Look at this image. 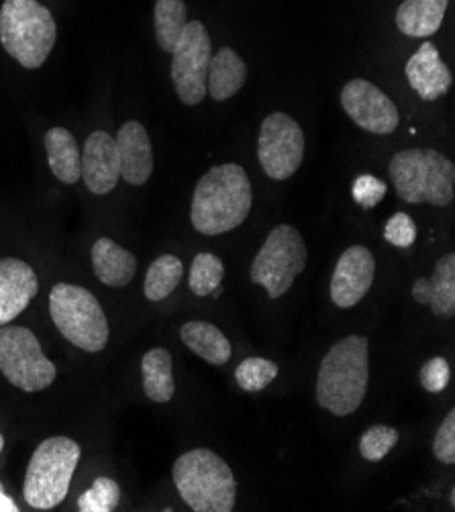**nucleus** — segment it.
Masks as SVG:
<instances>
[{
	"label": "nucleus",
	"mask_w": 455,
	"mask_h": 512,
	"mask_svg": "<svg viewBox=\"0 0 455 512\" xmlns=\"http://www.w3.org/2000/svg\"><path fill=\"white\" fill-rule=\"evenodd\" d=\"M143 390L151 402L166 404L176 394L174 374H172V355L164 347H156L143 355L141 362Z\"/></svg>",
	"instance_id": "b1692460"
},
{
	"label": "nucleus",
	"mask_w": 455,
	"mask_h": 512,
	"mask_svg": "<svg viewBox=\"0 0 455 512\" xmlns=\"http://www.w3.org/2000/svg\"><path fill=\"white\" fill-rule=\"evenodd\" d=\"M396 194L409 204L449 207L455 196V166L435 149H402L390 162Z\"/></svg>",
	"instance_id": "39448f33"
},
{
	"label": "nucleus",
	"mask_w": 455,
	"mask_h": 512,
	"mask_svg": "<svg viewBox=\"0 0 455 512\" xmlns=\"http://www.w3.org/2000/svg\"><path fill=\"white\" fill-rule=\"evenodd\" d=\"M184 274V266L182 262L172 253L160 255L158 260H154V264L149 266L147 276H145V284H143V292L147 296V300L151 302H160L166 296H170L176 286L180 284Z\"/></svg>",
	"instance_id": "a878e982"
},
{
	"label": "nucleus",
	"mask_w": 455,
	"mask_h": 512,
	"mask_svg": "<svg viewBox=\"0 0 455 512\" xmlns=\"http://www.w3.org/2000/svg\"><path fill=\"white\" fill-rule=\"evenodd\" d=\"M384 239L394 247H411L417 239V225L407 213H396L384 227Z\"/></svg>",
	"instance_id": "2f4dec72"
},
{
	"label": "nucleus",
	"mask_w": 455,
	"mask_h": 512,
	"mask_svg": "<svg viewBox=\"0 0 455 512\" xmlns=\"http://www.w3.org/2000/svg\"><path fill=\"white\" fill-rule=\"evenodd\" d=\"M433 453L441 464H453L455 462V413L449 411L445 421L435 433L433 441Z\"/></svg>",
	"instance_id": "473e14b6"
},
{
	"label": "nucleus",
	"mask_w": 455,
	"mask_h": 512,
	"mask_svg": "<svg viewBox=\"0 0 455 512\" xmlns=\"http://www.w3.org/2000/svg\"><path fill=\"white\" fill-rule=\"evenodd\" d=\"M398 443V431L386 425L370 427L360 439V453L368 462H380Z\"/></svg>",
	"instance_id": "c756f323"
},
{
	"label": "nucleus",
	"mask_w": 455,
	"mask_h": 512,
	"mask_svg": "<svg viewBox=\"0 0 455 512\" xmlns=\"http://www.w3.org/2000/svg\"><path fill=\"white\" fill-rule=\"evenodd\" d=\"M213 45L207 27L188 21L172 51V82L178 98L188 107L200 105L207 96V76Z\"/></svg>",
	"instance_id": "9d476101"
},
{
	"label": "nucleus",
	"mask_w": 455,
	"mask_h": 512,
	"mask_svg": "<svg viewBox=\"0 0 455 512\" xmlns=\"http://www.w3.org/2000/svg\"><path fill=\"white\" fill-rule=\"evenodd\" d=\"M341 107L360 129L374 135H390L400 123L394 100L376 84L356 78L341 90Z\"/></svg>",
	"instance_id": "f8f14e48"
},
{
	"label": "nucleus",
	"mask_w": 455,
	"mask_h": 512,
	"mask_svg": "<svg viewBox=\"0 0 455 512\" xmlns=\"http://www.w3.org/2000/svg\"><path fill=\"white\" fill-rule=\"evenodd\" d=\"M80 445L68 437H49L33 451L23 496L31 508L49 510L64 502L80 462Z\"/></svg>",
	"instance_id": "423d86ee"
},
{
	"label": "nucleus",
	"mask_w": 455,
	"mask_h": 512,
	"mask_svg": "<svg viewBox=\"0 0 455 512\" xmlns=\"http://www.w3.org/2000/svg\"><path fill=\"white\" fill-rule=\"evenodd\" d=\"M172 478L180 498L194 512H231L237 482L223 457L211 449H192L180 455Z\"/></svg>",
	"instance_id": "7ed1b4c3"
},
{
	"label": "nucleus",
	"mask_w": 455,
	"mask_h": 512,
	"mask_svg": "<svg viewBox=\"0 0 455 512\" xmlns=\"http://www.w3.org/2000/svg\"><path fill=\"white\" fill-rule=\"evenodd\" d=\"M307 243L292 225H278L251 264V282L266 288L272 298H280L296 276L307 268Z\"/></svg>",
	"instance_id": "6e6552de"
},
{
	"label": "nucleus",
	"mask_w": 455,
	"mask_h": 512,
	"mask_svg": "<svg viewBox=\"0 0 455 512\" xmlns=\"http://www.w3.org/2000/svg\"><path fill=\"white\" fill-rule=\"evenodd\" d=\"M0 372L19 390L39 392L54 384L58 370L27 327H0Z\"/></svg>",
	"instance_id": "1a4fd4ad"
},
{
	"label": "nucleus",
	"mask_w": 455,
	"mask_h": 512,
	"mask_svg": "<svg viewBox=\"0 0 455 512\" xmlns=\"http://www.w3.org/2000/svg\"><path fill=\"white\" fill-rule=\"evenodd\" d=\"M305 158V133L286 113H272L264 119L258 137V160L272 180H288Z\"/></svg>",
	"instance_id": "9b49d317"
},
{
	"label": "nucleus",
	"mask_w": 455,
	"mask_h": 512,
	"mask_svg": "<svg viewBox=\"0 0 455 512\" xmlns=\"http://www.w3.org/2000/svg\"><path fill=\"white\" fill-rule=\"evenodd\" d=\"M49 313L72 345L98 353L109 343L107 315L90 290L68 282L56 284L49 294Z\"/></svg>",
	"instance_id": "0eeeda50"
},
{
	"label": "nucleus",
	"mask_w": 455,
	"mask_h": 512,
	"mask_svg": "<svg viewBox=\"0 0 455 512\" xmlns=\"http://www.w3.org/2000/svg\"><path fill=\"white\" fill-rule=\"evenodd\" d=\"M45 149L49 168L60 182L76 184L82 178V151L68 129H49L45 133Z\"/></svg>",
	"instance_id": "412c9836"
},
{
	"label": "nucleus",
	"mask_w": 455,
	"mask_h": 512,
	"mask_svg": "<svg viewBox=\"0 0 455 512\" xmlns=\"http://www.w3.org/2000/svg\"><path fill=\"white\" fill-rule=\"evenodd\" d=\"M37 290L39 282L29 264L17 258L0 260V327L15 321Z\"/></svg>",
	"instance_id": "2eb2a0df"
},
{
	"label": "nucleus",
	"mask_w": 455,
	"mask_h": 512,
	"mask_svg": "<svg viewBox=\"0 0 455 512\" xmlns=\"http://www.w3.org/2000/svg\"><path fill=\"white\" fill-rule=\"evenodd\" d=\"M223 278H225V266L217 255L198 253L190 266L188 284L196 296H211L221 288Z\"/></svg>",
	"instance_id": "bb28decb"
},
{
	"label": "nucleus",
	"mask_w": 455,
	"mask_h": 512,
	"mask_svg": "<svg viewBox=\"0 0 455 512\" xmlns=\"http://www.w3.org/2000/svg\"><path fill=\"white\" fill-rule=\"evenodd\" d=\"M92 268L96 278L111 286V288H123L127 286L135 272H137V260L131 251L117 245L109 237H100L92 245Z\"/></svg>",
	"instance_id": "6ab92c4d"
},
{
	"label": "nucleus",
	"mask_w": 455,
	"mask_h": 512,
	"mask_svg": "<svg viewBox=\"0 0 455 512\" xmlns=\"http://www.w3.org/2000/svg\"><path fill=\"white\" fill-rule=\"evenodd\" d=\"M82 178L92 194H109L121 178L117 141L107 131H94L84 143Z\"/></svg>",
	"instance_id": "4468645a"
},
{
	"label": "nucleus",
	"mask_w": 455,
	"mask_h": 512,
	"mask_svg": "<svg viewBox=\"0 0 455 512\" xmlns=\"http://www.w3.org/2000/svg\"><path fill=\"white\" fill-rule=\"evenodd\" d=\"M180 337L190 351H194L198 357L213 366H223L231 360V341L219 327L211 323L188 321L182 325Z\"/></svg>",
	"instance_id": "5701e85b"
},
{
	"label": "nucleus",
	"mask_w": 455,
	"mask_h": 512,
	"mask_svg": "<svg viewBox=\"0 0 455 512\" xmlns=\"http://www.w3.org/2000/svg\"><path fill=\"white\" fill-rule=\"evenodd\" d=\"M404 74H407L411 88L429 102L445 96L453 84L451 70L445 66L431 41H425L409 58Z\"/></svg>",
	"instance_id": "f3484780"
},
{
	"label": "nucleus",
	"mask_w": 455,
	"mask_h": 512,
	"mask_svg": "<svg viewBox=\"0 0 455 512\" xmlns=\"http://www.w3.org/2000/svg\"><path fill=\"white\" fill-rule=\"evenodd\" d=\"M3 447H5V437L0 435V453H3Z\"/></svg>",
	"instance_id": "c9c22d12"
},
{
	"label": "nucleus",
	"mask_w": 455,
	"mask_h": 512,
	"mask_svg": "<svg viewBox=\"0 0 455 512\" xmlns=\"http://www.w3.org/2000/svg\"><path fill=\"white\" fill-rule=\"evenodd\" d=\"M251 200V182L239 164L215 166L194 188L192 227L211 237L233 231L247 219Z\"/></svg>",
	"instance_id": "f257e3e1"
},
{
	"label": "nucleus",
	"mask_w": 455,
	"mask_h": 512,
	"mask_svg": "<svg viewBox=\"0 0 455 512\" xmlns=\"http://www.w3.org/2000/svg\"><path fill=\"white\" fill-rule=\"evenodd\" d=\"M186 23H188V9L184 0H158L154 9V27H156V39L162 51L172 54Z\"/></svg>",
	"instance_id": "393cba45"
},
{
	"label": "nucleus",
	"mask_w": 455,
	"mask_h": 512,
	"mask_svg": "<svg viewBox=\"0 0 455 512\" xmlns=\"http://www.w3.org/2000/svg\"><path fill=\"white\" fill-rule=\"evenodd\" d=\"M121 178L131 186L145 184L154 174V149L149 133L139 121H127L117 133Z\"/></svg>",
	"instance_id": "dca6fc26"
},
{
	"label": "nucleus",
	"mask_w": 455,
	"mask_h": 512,
	"mask_svg": "<svg viewBox=\"0 0 455 512\" xmlns=\"http://www.w3.org/2000/svg\"><path fill=\"white\" fill-rule=\"evenodd\" d=\"M56 39V19L37 0H5L0 7V43L23 68H41L52 54Z\"/></svg>",
	"instance_id": "20e7f679"
},
{
	"label": "nucleus",
	"mask_w": 455,
	"mask_h": 512,
	"mask_svg": "<svg viewBox=\"0 0 455 512\" xmlns=\"http://www.w3.org/2000/svg\"><path fill=\"white\" fill-rule=\"evenodd\" d=\"M121 488L113 478L100 476L78 498V510L82 512H111L119 506Z\"/></svg>",
	"instance_id": "c85d7f7f"
},
{
	"label": "nucleus",
	"mask_w": 455,
	"mask_h": 512,
	"mask_svg": "<svg viewBox=\"0 0 455 512\" xmlns=\"http://www.w3.org/2000/svg\"><path fill=\"white\" fill-rule=\"evenodd\" d=\"M386 182H382L380 178L372 176V174H364L360 176L351 186V196L356 200L362 209H374L376 204H380L386 196Z\"/></svg>",
	"instance_id": "7c9ffc66"
},
{
	"label": "nucleus",
	"mask_w": 455,
	"mask_h": 512,
	"mask_svg": "<svg viewBox=\"0 0 455 512\" xmlns=\"http://www.w3.org/2000/svg\"><path fill=\"white\" fill-rule=\"evenodd\" d=\"M0 512H19V506L15 504L13 498L7 496L3 484H0Z\"/></svg>",
	"instance_id": "f704fd0d"
},
{
	"label": "nucleus",
	"mask_w": 455,
	"mask_h": 512,
	"mask_svg": "<svg viewBox=\"0 0 455 512\" xmlns=\"http://www.w3.org/2000/svg\"><path fill=\"white\" fill-rule=\"evenodd\" d=\"M374 276V253L364 245L347 247L333 270L331 300L339 309H351L368 294L374 284Z\"/></svg>",
	"instance_id": "ddd939ff"
},
{
	"label": "nucleus",
	"mask_w": 455,
	"mask_h": 512,
	"mask_svg": "<svg viewBox=\"0 0 455 512\" xmlns=\"http://www.w3.org/2000/svg\"><path fill=\"white\" fill-rule=\"evenodd\" d=\"M278 372V366L266 357H247L237 366L235 380L245 392H262L276 380Z\"/></svg>",
	"instance_id": "cd10ccee"
},
{
	"label": "nucleus",
	"mask_w": 455,
	"mask_h": 512,
	"mask_svg": "<svg viewBox=\"0 0 455 512\" xmlns=\"http://www.w3.org/2000/svg\"><path fill=\"white\" fill-rule=\"evenodd\" d=\"M449 376V366L443 357H433L421 368V386L431 394H439L447 388Z\"/></svg>",
	"instance_id": "72a5a7b5"
},
{
	"label": "nucleus",
	"mask_w": 455,
	"mask_h": 512,
	"mask_svg": "<svg viewBox=\"0 0 455 512\" xmlns=\"http://www.w3.org/2000/svg\"><path fill=\"white\" fill-rule=\"evenodd\" d=\"M413 298L429 304L437 317H453L455 313V255L445 253L437 262L433 276L421 278L413 286Z\"/></svg>",
	"instance_id": "a211bd4d"
},
{
	"label": "nucleus",
	"mask_w": 455,
	"mask_h": 512,
	"mask_svg": "<svg viewBox=\"0 0 455 512\" xmlns=\"http://www.w3.org/2000/svg\"><path fill=\"white\" fill-rule=\"evenodd\" d=\"M368 349L366 337L349 335L323 357L317 376V402L331 415L347 417L362 406L370 380Z\"/></svg>",
	"instance_id": "f03ea898"
},
{
	"label": "nucleus",
	"mask_w": 455,
	"mask_h": 512,
	"mask_svg": "<svg viewBox=\"0 0 455 512\" xmlns=\"http://www.w3.org/2000/svg\"><path fill=\"white\" fill-rule=\"evenodd\" d=\"M449 0H404L396 11V27L402 35L427 39L439 31Z\"/></svg>",
	"instance_id": "aec40b11"
},
{
	"label": "nucleus",
	"mask_w": 455,
	"mask_h": 512,
	"mask_svg": "<svg viewBox=\"0 0 455 512\" xmlns=\"http://www.w3.org/2000/svg\"><path fill=\"white\" fill-rule=\"evenodd\" d=\"M247 80V66L235 49L223 47L211 58L209 76H207V92L223 102L235 96Z\"/></svg>",
	"instance_id": "4be33fe9"
}]
</instances>
